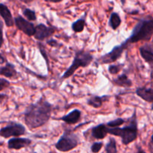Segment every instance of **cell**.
<instances>
[{
  "instance_id": "cell-21",
  "label": "cell",
  "mask_w": 153,
  "mask_h": 153,
  "mask_svg": "<svg viewBox=\"0 0 153 153\" xmlns=\"http://www.w3.org/2000/svg\"><path fill=\"white\" fill-rule=\"evenodd\" d=\"M22 13H23L24 16L27 19V20L28 21H34L37 19L35 12L29 8L22 9Z\"/></svg>"
},
{
  "instance_id": "cell-29",
  "label": "cell",
  "mask_w": 153,
  "mask_h": 153,
  "mask_svg": "<svg viewBox=\"0 0 153 153\" xmlns=\"http://www.w3.org/2000/svg\"><path fill=\"white\" fill-rule=\"evenodd\" d=\"M4 63V58H3L2 55H1V64H2Z\"/></svg>"
},
{
  "instance_id": "cell-22",
  "label": "cell",
  "mask_w": 153,
  "mask_h": 153,
  "mask_svg": "<svg viewBox=\"0 0 153 153\" xmlns=\"http://www.w3.org/2000/svg\"><path fill=\"white\" fill-rule=\"evenodd\" d=\"M105 151L107 153H117V144L114 139L110 138L108 143L106 144Z\"/></svg>"
},
{
  "instance_id": "cell-28",
  "label": "cell",
  "mask_w": 153,
  "mask_h": 153,
  "mask_svg": "<svg viewBox=\"0 0 153 153\" xmlns=\"http://www.w3.org/2000/svg\"><path fill=\"white\" fill-rule=\"evenodd\" d=\"M135 153H146V152H145V151H143V149H141V148L139 147V148H138V150H137V152H136Z\"/></svg>"
},
{
  "instance_id": "cell-12",
  "label": "cell",
  "mask_w": 153,
  "mask_h": 153,
  "mask_svg": "<svg viewBox=\"0 0 153 153\" xmlns=\"http://www.w3.org/2000/svg\"><path fill=\"white\" fill-rule=\"evenodd\" d=\"M81 116H82L81 111L79 109H74V110L71 111L68 114L60 118V120L67 124H76L80 120Z\"/></svg>"
},
{
  "instance_id": "cell-10",
  "label": "cell",
  "mask_w": 153,
  "mask_h": 153,
  "mask_svg": "<svg viewBox=\"0 0 153 153\" xmlns=\"http://www.w3.org/2000/svg\"><path fill=\"white\" fill-rule=\"evenodd\" d=\"M31 143V140L28 138L14 137L11 138L7 142V147L10 149H20L27 147Z\"/></svg>"
},
{
  "instance_id": "cell-19",
  "label": "cell",
  "mask_w": 153,
  "mask_h": 153,
  "mask_svg": "<svg viewBox=\"0 0 153 153\" xmlns=\"http://www.w3.org/2000/svg\"><path fill=\"white\" fill-rule=\"evenodd\" d=\"M121 22H122V20H121V18L119 16V14L116 12H113L111 15L110 19H109V26L113 30H116L120 25Z\"/></svg>"
},
{
  "instance_id": "cell-8",
  "label": "cell",
  "mask_w": 153,
  "mask_h": 153,
  "mask_svg": "<svg viewBox=\"0 0 153 153\" xmlns=\"http://www.w3.org/2000/svg\"><path fill=\"white\" fill-rule=\"evenodd\" d=\"M14 23L18 29L22 31L26 35L31 37L34 36L35 34L36 27L34 26V24L25 19L20 15H18L14 18Z\"/></svg>"
},
{
  "instance_id": "cell-18",
  "label": "cell",
  "mask_w": 153,
  "mask_h": 153,
  "mask_svg": "<svg viewBox=\"0 0 153 153\" xmlns=\"http://www.w3.org/2000/svg\"><path fill=\"white\" fill-rule=\"evenodd\" d=\"M113 83L120 87H123V88H128L132 85V82L128 78V76L126 74H122L118 76L117 79H114Z\"/></svg>"
},
{
  "instance_id": "cell-26",
  "label": "cell",
  "mask_w": 153,
  "mask_h": 153,
  "mask_svg": "<svg viewBox=\"0 0 153 153\" xmlns=\"http://www.w3.org/2000/svg\"><path fill=\"white\" fill-rule=\"evenodd\" d=\"M10 85V82L8 81H7L6 79H4V78H1L0 79V91H3L5 88Z\"/></svg>"
},
{
  "instance_id": "cell-25",
  "label": "cell",
  "mask_w": 153,
  "mask_h": 153,
  "mask_svg": "<svg viewBox=\"0 0 153 153\" xmlns=\"http://www.w3.org/2000/svg\"><path fill=\"white\" fill-rule=\"evenodd\" d=\"M121 67H122L121 65H114H114H110L108 67V71L112 75L117 74L121 70Z\"/></svg>"
},
{
  "instance_id": "cell-23",
  "label": "cell",
  "mask_w": 153,
  "mask_h": 153,
  "mask_svg": "<svg viewBox=\"0 0 153 153\" xmlns=\"http://www.w3.org/2000/svg\"><path fill=\"white\" fill-rule=\"evenodd\" d=\"M125 123V120H124L123 118H117V119L114 120H112L110 121V122L106 124L108 128H119V126H120L121 125Z\"/></svg>"
},
{
  "instance_id": "cell-3",
  "label": "cell",
  "mask_w": 153,
  "mask_h": 153,
  "mask_svg": "<svg viewBox=\"0 0 153 153\" xmlns=\"http://www.w3.org/2000/svg\"><path fill=\"white\" fill-rule=\"evenodd\" d=\"M108 133L121 137V141L124 145H128L134 141L137 137V124L135 113L133 114L129 125L123 128H108Z\"/></svg>"
},
{
  "instance_id": "cell-13",
  "label": "cell",
  "mask_w": 153,
  "mask_h": 153,
  "mask_svg": "<svg viewBox=\"0 0 153 153\" xmlns=\"http://www.w3.org/2000/svg\"><path fill=\"white\" fill-rule=\"evenodd\" d=\"M108 127L105 124H100L97 126L94 127L91 130V135L96 139H104L108 133Z\"/></svg>"
},
{
  "instance_id": "cell-7",
  "label": "cell",
  "mask_w": 153,
  "mask_h": 153,
  "mask_svg": "<svg viewBox=\"0 0 153 153\" xmlns=\"http://www.w3.org/2000/svg\"><path fill=\"white\" fill-rule=\"evenodd\" d=\"M26 133V129L24 126L20 123H12L3 127L0 130V135L4 138L10 137H19Z\"/></svg>"
},
{
  "instance_id": "cell-31",
  "label": "cell",
  "mask_w": 153,
  "mask_h": 153,
  "mask_svg": "<svg viewBox=\"0 0 153 153\" xmlns=\"http://www.w3.org/2000/svg\"><path fill=\"white\" fill-rule=\"evenodd\" d=\"M151 108H152V110L153 111V102L152 103V105H151Z\"/></svg>"
},
{
  "instance_id": "cell-4",
  "label": "cell",
  "mask_w": 153,
  "mask_h": 153,
  "mask_svg": "<svg viewBox=\"0 0 153 153\" xmlns=\"http://www.w3.org/2000/svg\"><path fill=\"white\" fill-rule=\"evenodd\" d=\"M93 60H94V56L89 52H86L85 50L78 51L75 55L73 63L70 67L64 72L61 79H68L69 77L73 76L75 72L80 67H87L89 66Z\"/></svg>"
},
{
  "instance_id": "cell-1",
  "label": "cell",
  "mask_w": 153,
  "mask_h": 153,
  "mask_svg": "<svg viewBox=\"0 0 153 153\" xmlns=\"http://www.w3.org/2000/svg\"><path fill=\"white\" fill-rule=\"evenodd\" d=\"M52 105L41 97L35 103L31 104L24 112V121L30 129L43 126L49 120Z\"/></svg>"
},
{
  "instance_id": "cell-17",
  "label": "cell",
  "mask_w": 153,
  "mask_h": 153,
  "mask_svg": "<svg viewBox=\"0 0 153 153\" xmlns=\"http://www.w3.org/2000/svg\"><path fill=\"white\" fill-rule=\"evenodd\" d=\"M108 99V98L107 96H103V97L94 96L88 100V105L95 108H99L102 105L103 102L106 101Z\"/></svg>"
},
{
  "instance_id": "cell-24",
  "label": "cell",
  "mask_w": 153,
  "mask_h": 153,
  "mask_svg": "<svg viewBox=\"0 0 153 153\" xmlns=\"http://www.w3.org/2000/svg\"><path fill=\"white\" fill-rule=\"evenodd\" d=\"M103 146V143L102 142H96L91 146V151L94 153H98L101 150L102 147Z\"/></svg>"
},
{
  "instance_id": "cell-20",
  "label": "cell",
  "mask_w": 153,
  "mask_h": 153,
  "mask_svg": "<svg viewBox=\"0 0 153 153\" xmlns=\"http://www.w3.org/2000/svg\"><path fill=\"white\" fill-rule=\"evenodd\" d=\"M85 26H86V21H85V17L83 16L72 24V29L74 32L79 33L83 31Z\"/></svg>"
},
{
  "instance_id": "cell-6",
  "label": "cell",
  "mask_w": 153,
  "mask_h": 153,
  "mask_svg": "<svg viewBox=\"0 0 153 153\" xmlns=\"http://www.w3.org/2000/svg\"><path fill=\"white\" fill-rule=\"evenodd\" d=\"M127 46L123 43L120 45H118L114 47L111 52L106 53L105 55H102L98 59L99 64H107L115 62L117 59H119L122 55L123 52L125 50Z\"/></svg>"
},
{
  "instance_id": "cell-5",
  "label": "cell",
  "mask_w": 153,
  "mask_h": 153,
  "mask_svg": "<svg viewBox=\"0 0 153 153\" xmlns=\"http://www.w3.org/2000/svg\"><path fill=\"white\" fill-rule=\"evenodd\" d=\"M79 144V139L76 134L70 131H65L61 138L55 143V148L60 152H69Z\"/></svg>"
},
{
  "instance_id": "cell-11",
  "label": "cell",
  "mask_w": 153,
  "mask_h": 153,
  "mask_svg": "<svg viewBox=\"0 0 153 153\" xmlns=\"http://www.w3.org/2000/svg\"><path fill=\"white\" fill-rule=\"evenodd\" d=\"M0 14H1V18L4 20L5 25L7 27H11L13 25L14 20L12 16L11 12L8 9V7L5 4L1 3L0 4Z\"/></svg>"
},
{
  "instance_id": "cell-27",
  "label": "cell",
  "mask_w": 153,
  "mask_h": 153,
  "mask_svg": "<svg viewBox=\"0 0 153 153\" xmlns=\"http://www.w3.org/2000/svg\"><path fill=\"white\" fill-rule=\"evenodd\" d=\"M47 44H49V46H54V47H58L60 46V44L58 43V42L57 40H53V39H51V40H47Z\"/></svg>"
},
{
  "instance_id": "cell-16",
  "label": "cell",
  "mask_w": 153,
  "mask_h": 153,
  "mask_svg": "<svg viewBox=\"0 0 153 153\" xmlns=\"http://www.w3.org/2000/svg\"><path fill=\"white\" fill-rule=\"evenodd\" d=\"M140 54L146 62L153 64V49L149 46H141L139 49Z\"/></svg>"
},
{
  "instance_id": "cell-15",
  "label": "cell",
  "mask_w": 153,
  "mask_h": 153,
  "mask_svg": "<svg viewBox=\"0 0 153 153\" xmlns=\"http://www.w3.org/2000/svg\"><path fill=\"white\" fill-rule=\"evenodd\" d=\"M0 74L1 76H4L6 78L12 79L16 78L17 76V72L15 70L14 66L10 63H6L4 66H1L0 69Z\"/></svg>"
},
{
  "instance_id": "cell-14",
  "label": "cell",
  "mask_w": 153,
  "mask_h": 153,
  "mask_svg": "<svg viewBox=\"0 0 153 153\" xmlns=\"http://www.w3.org/2000/svg\"><path fill=\"white\" fill-rule=\"evenodd\" d=\"M136 94L144 101L153 102V88H138L136 90Z\"/></svg>"
},
{
  "instance_id": "cell-30",
  "label": "cell",
  "mask_w": 153,
  "mask_h": 153,
  "mask_svg": "<svg viewBox=\"0 0 153 153\" xmlns=\"http://www.w3.org/2000/svg\"><path fill=\"white\" fill-rule=\"evenodd\" d=\"M151 143H152V144H153V134L152 135V137H151Z\"/></svg>"
},
{
  "instance_id": "cell-2",
  "label": "cell",
  "mask_w": 153,
  "mask_h": 153,
  "mask_svg": "<svg viewBox=\"0 0 153 153\" xmlns=\"http://www.w3.org/2000/svg\"><path fill=\"white\" fill-rule=\"evenodd\" d=\"M153 36V17L147 16L140 19L132 30L131 34L123 42L126 46L139 41H149Z\"/></svg>"
},
{
  "instance_id": "cell-9",
  "label": "cell",
  "mask_w": 153,
  "mask_h": 153,
  "mask_svg": "<svg viewBox=\"0 0 153 153\" xmlns=\"http://www.w3.org/2000/svg\"><path fill=\"white\" fill-rule=\"evenodd\" d=\"M55 33V29L52 27H48L44 24H39L36 26L34 37L39 41H43Z\"/></svg>"
}]
</instances>
